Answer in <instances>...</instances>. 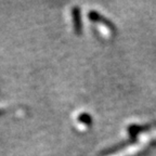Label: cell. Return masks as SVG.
<instances>
[{
  "label": "cell",
  "mask_w": 156,
  "mask_h": 156,
  "mask_svg": "<svg viewBox=\"0 0 156 156\" xmlns=\"http://www.w3.org/2000/svg\"><path fill=\"white\" fill-rule=\"evenodd\" d=\"M142 140H140L139 143L136 144H133V145L129 146V149H126V150H122V151L118 152L116 153L115 155H112V156H129V155H132V154H136L138 152H140L142 149H143V144H142Z\"/></svg>",
  "instance_id": "cell-1"
},
{
  "label": "cell",
  "mask_w": 156,
  "mask_h": 156,
  "mask_svg": "<svg viewBox=\"0 0 156 156\" xmlns=\"http://www.w3.org/2000/svg\"><path fill=\"white\" fill-rule=\"evenodd\" d=\"M5 110H0V115H2V114H3V113H5Z\"/></svg>",
  "instance_id": "cell-2"
}]
</instances>
